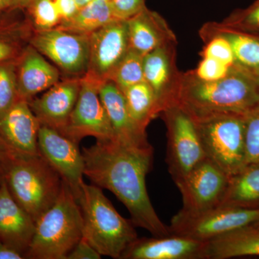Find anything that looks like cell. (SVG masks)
<instances>
[{"label": "cell", "instance_id": "1", "mask_svg": "<svg viewBox=\"0 0 259 259\" xmlns=\"http://www.w3.org/2000/svg\"><path fill=\"white\" fill-rule=\"evenodd\" d=\"M84 175L94 185L112 192L128 209L135 226L153 236L171 234L153 208L146 179L153 164V149L122 144L113 139L82 148Z\"/></svg>", "mask_w": 259, "mask_h": 259}, {"label": "cell", "instance_id": "2", "mask_svg": "<svg viewBox=\"0 0 259 259\" xmlns=\"http://www.w3.org/2000/svg\"><path fill=\"white\" fill-rule=\"evenodd\" d=\"M171 102L195 117L245 114L259 105V77L236 65L216 81H204L190 76L177 85Z\"/></svg>", "mask_w": 259, "mask_h": 259}, {"label": "cell", "instance_id": "3", "mask_svg": "<svg viewBox=\"0 0 259 259\" xmlns=\"http://www.w3.org/2000/svg\"><path fill=\"white\" fill-rule=\"evenodd\" d=\"M77 201L82 214L83 238L102 256L121 259L138 238L134 223L119 214L96 185L83 182Z\"/></svg>", "mask_w": 259, "mask_h": 259}, {"label": "cell", "instance_id": "4", "mask_svg": "<svg viewBox=\"0 0 259 259\" xmlns=\"http://www.w3.org/2000/svg\"><path fill=\"white\" fill-rule=\"evenodd\" d=\"M83 219L77 199L63 180L54 204L35 221L25 258L66 259L82 238Z\"/></svg>", "mask_w": 259, "mask_h": 259}, {"label": "cell", "instance_id": "5", "mask_svg": "<svg viewBox=\"0 0 259 259\" xmlns=\"http://www.w3.org/2000/svg\"><path fill=\"white\" fill-rule=\"evenodd\" d=\"M15 200L35 221L54 204L63 180L41 155L15 152L5 178Z\"/></svg>", "mask_w": 259, "mask_h": 259}, {"label": "cell", "instance_id": "6", "mask_svg": "<svg viewBox=\"0 0 259 259\" xmlns=\"http://www.w3.org/2000/svg\"><path fill=\"white\" fill-rule=\"evenodd\" d=\"M206 157L228 176L246 165L244 114L192 116Z\"/></svg>", "mask_w": 259, "mask_h": 259}, {"label": "cell", "instance_id": "7", "mask_svg": "<svg viewBox=\"0 0 259 259\" xmlns=\"http://www.w3.org/2000/svg\"><path fill=\"white\" fill-rule=\"evenodd\" d=\"M161 112L167 127L166 163L177 183L207 157L190 112L175 102L168 104Z\"/></svg>", "mask_w": 259, "mask_h": 259}, {"label": "cell", "instance_id": "8", "mask_svg": "<svg viewBox=\"0 0 259 259\" xmlns=\"http://www.w3.org/2000/svg\"><path fill=\"white\" fill-rule=\"evenodd\" d=\"M258 222L259 207H216L195 213L180 210L168 227L173 234L207 242Z\"/></svg>", "mask_w": 259, "mask_h": 259}, {"label": "cell", "instance_id": "9", "mask_svg": "<svg viewBox=\"0 0 259 259\" xmlns=\"http://www.w3.org/2000/svg\"><path fill=\"white\" fill-rule=\"evenodd\" d=\"M102 81L91 73L80 81L77 101L62 132L77 144L87 136L98 141L114 139L110 119L99 95Z\"/></svg>", "mask_w": 259, "mask_h": 259}, {"label": "cell", "instance_id": "10", "mask_svg": "<svg viewBox=\"0 0 259 259\" xmlns=\"http://www.w3.org/2000/svg\"><path fill=\"white\" fill-rule=\"evenodd\" d=\"M229 179L226 172L206 158L175 183L183 201L181 210L195 213L218 207Z\"/></svg>", "mask_w": 259, "mask_h": 259}, {"label": "cell", "instance_id": "11", "mask_svg": "<svg viewBox=\"0 0 259 259\" xmlns=\"http://www.w3.org/2000/svg\"><path fill=\"white\" fill-rule=\"evenodd\" d=\"M78 144L56 129L40 126L39 153L69 186L76 199L84 175V160Z\"/></svg>", "mask_w": 259, "mask_h": 259}, {"label": "cell", "instance_id": "12", "mask_svg": "<svg viewBox=\"0 0 259 259\" xmlns=\"http://www.w3.org/2000/svg\"><path fill=\"white\" fill-rule=\"evenodd\" d=\"M31 44L42 55L71 74H79L90 66V37L62 29L42 30Z\"/></svg>", "mask_w": 259, "mask_h": 259}, {"label": "cell", "instance_id": "13", "mask_svg": "<svg viewBox=\"0 0 259 259\" xmlns=\"http://www.w3.org/2000/svg\"><path fill=\"white\" fill-rule=\"evenodd\" d=\"M129 49L127 22L118 20L92 32L90 36V73L110 79Z\"/></svg>", "mask_w": 259, "mask_h": 259}, {"label": "cell", "instance_id": "14", "mask_svg": "<svg viewBox=\"0 0 259 259\" xmlns=\"http://www.w3.org/2000/svg\"><path fill=\"white\" fill-rule=\"evenodd\" d=\"M207 242L180 235L136 240L121 259H206Z\"/></svg>", "mask_w": 259, "mask_h": 259}, {"label": "cell", "instance_id": "15", "mask_svg": "<svg viewBox=\"0 0 259 259\" xmlns=\"http://www.w3.org/2000/svg\"><path fill=\"white\" fill-rule=\"evenodd\" d=\"M40 121L28 102L20 100L0 115V136L17 152L39 154Z\"/></svg>", "mask_w": 259, "mask_h": 259}, {"label": "cell", "instance_id": "16", "mask_svg": "<svg viewBox=\"0 0 259 259\" xmlns=\"http://www.w3.org/2000/svg\"><path fill=\"white\" fill-rule=\"evenodd\" d=\"M99 95L110 119L114 139L135 147H152L148 143L146 131L140 128L130 115L123 93L112 80L102 81Z\"/></svg>", "mask_w": 259, "mask_h": 259}, {"label": "cell", "instance_id": "17", "mask_svg": "<svg viewBox=\"0 0 259 259\" xmlns=\"http://www.w3.org/2000/svg\"><path fill=\"white\" fill-rule=\"evenodd\" d=\"M79 90L80 81L57 83L40 98L30 100L28 104L41 125L62 134L77 101Z\"/></svg>", "mask_w": 259, "mask_h": 259}, {"label": "cell", "instance_id": "18", "mask_svg": "<svg viewBox=\"0 0 259 259\" xmlns=\"http://www.w3.org/2000/svg\"><path fill=\"white\" fill-rule=\"evenodd\" d=\"M35 226V221L15 200L4 181L0 185V241L25 257Z\"/></svg>", "mask_w": 259, "mask_h": 259}, {"label": "cell", "instance_id": "19", "mask_svg": "<svg viewBox=\"0 0 259 259\" xmlns=\"http://www.w3.org/2000/svg\"><path fill=\"white\" fill-rule=\"evenodd\" d=\"M17 83L20 100L29 102L37 94L58 83L59 74L34 48H28L16 59Z\"/></svg>", "mask_w": 259, "mask_h": 259}, {"label": "cell", "instance_id": "20", "mask_svg": "<svg viewBox=\"0 0 259 259\" xmlns=\"http://www.w3.org/2000/svg\"><path fill=\"white\" fill-rule=\"evenodd\" d=\"M126 22L129 48L141 55H146L172 39V35L161 17L149 11L146 7Z\"/></svg>", "mask_w": 259, "mask_h": 259}, {"label": "cell", "instance_id": "21", "mask_svg": "<svg viewBox=\"0 0 259 259\" xmlns=\"http://www.w3.org/2000/svg\"><path fill=\"white\" fill-rule=\"evenodd\" d=\"M144 73L145 81L152 88L161 112L171 102L175 90L171 83L173 69L167 44L144 56Z\"/></svg>", "mask_w": 259, "mask_h": 259}, {"label": "cell", "instance_id": "22", "mask_svg": "<svg viewBox=\"0 0 259 259\" xmlns=\"http://www.w3.org/2000/svg\"><path fill=\"white\" fill-rule=\"evenodd\" d=\"M259 255V228L245 227L207 241L206 259Z\"/></svg>", "mask_w": 259, "mask_h": 259}, {"label": "cell", "instance_id": "23", "mask_svg": "<svg viewBox=\"0 0 259 259\" xmlns=\"http://www.w3.org/2000/svg\"><path fill=\"white\" fill-rule=\"evenodd\" d=\"M218 207H259V163L245 165L238 173L230 177Z\"/></svg>", "mask_w": 259, "mask_h": 259}, {"label": "cell", "instance_id": "24", "mask_svg": "<svg viewBox=\"0 0 259 259\" xmlns=\"http://www.w3.org/2000/svg\"><path fill=\"white\" fill-rule=\"evenodd\" d=\"M118 20L110 0H93L79 8L73 18L63 20L59 28L87 35Z\"/></svg>", "mask_w": 259, "mask_h": 259}, {"label": "cell", "instance_id": "25", "mask_svg": "<svg viewBox=\"0 0 259 259\" xmlns=\"http://www.w3.org/2000/svg\"><path fill=\"white\" fill-rule=\"evenodd\" d=\"M218 30L231 44L236 66L259 77V35L225 26Z\"/></svg>", "mask_w": 259, "mask_h": 259}, {"label": "cell", "instance_id": "26", "mask_svg": "<svg viewBox=\"0 0 259 259\" xmlns=\"http://www.w3.org/2000/svg\"><path fill=\"white\" fill-rule=\"evenodd\" d=\"M122 93L133 120L140 128L146 131L150 121L161 112L152 88L146 81H143L130 87Z\"/></svg>", "mask_w": 259, "mask_h": 259}, {"label": "cell", "instance_id": "27", "mask_svg": "<svg viewBox=\"0 0 259 259\" xmlns=\"http://www.w3.org/2000/svg\"><path fill=\"white\" fill-rule=\"evenodd\" d=\"M110 79L122 92L133 85L145 81L144 56L129 48Z\"/></svg>", "mask_w": 259, "mask_h": 259}, {"label": "cell", "instance_id": "28", "mask_svg": "<svg viewBox=\"0 0 259 259\" xmlns=\"http://www.w3.org/2000/svg\"><path fill=\"white\" fill-rule=\"evenodd\" d=\"M17 83L16 59L0 63V115L20 100Z\"/></svg>", "mask_w": 259, "mask_h": 259}, {"label": "cell", "instance_id": "29", "mask_svg": "<svg viewBox=\"0 0 259 259\" xmlns=\"http://www.w3.org/2000/svg\"><path fill=\"white\" fill-rule=\"evenodd\" d=\"M25 8L30 11L35 25L42 30L52 29L61 20L54 0H32Z\"/></svg>", "mask_w": 259, "mask_h": 259}, {"label": "cell", "instance_id": "30", "mask_svg": "<svg viewBox=\"0 0 259 259\" xmlns=\"http://www.w3.org/2000/svg\"><path fill=\"white\" fill-rule=\"evenodd\" d=\"M246 165L259 163V105L244 114Z\"/></svg>", "mask_w": 259, "mask_h": 259}, {"label": "cell", "instance_id": "31", "mask_svg": "<svg viewBox=\"0 0 259 259\" xmlns=\"http://www.w3.org/2000/svg\"><path fill=\"white\" fill-rule=\"evenodd\" d=\"M224 26L259 35V0L246 9L237 10L233 13Z\"/></svg>", "mask_w": 259, "mask_h": 259}, {"label": "cell", "instance_id": "32", "mask_svg": "<svg viewBox=\"0 0 259 259\" xmlns=\"http://www.w3.org/2000/svg\"><path fill=\"white\" fill-rule=\"evenodd\" d=\"M203 57L212 58L229 66L236 65L231 44L226 38L214 35L203 51Z\"/></svg>", "mask_w": 259, "mask_h": 259}, {"label": "cell", "instance_id": "33", "mask_svg": "<svg viewBox=\"0 0 259 259\" xmlns=\"http://www.w3.org/2000/svg\"><path fill=\"white\" fill-rule=\"evenodd\" d=\"M232 67L212 58L203 57L194 76L202 81H216L226 76Z\"/></svg>", "mask_w": 259, "mask_h": 259}, {"label": "cell", "instance_id": "34", "mask_svg": "<svg viewBox=\"0 0 259 259\" xmlns=\"http://www.w3.org/2000/svg\"><path fill=\"white\" fill-rule=\"evenodd\" d=\"M114 13L119 20H125L145 8L144 0H110Z\"/></svg>", "mask_w": 259, "mask_h": 259}, {"label": "cell", "instance_id": "35", "mask_svg": "<svg viewBox=\"0 0 259 259\" xmlns=\"http://www.w3.org/2000/svg\"><path fill=\"white\" fill-rule=\"evenodd\" d=\"M9 29L0 26V63L18 58V45Z\"/></svg>", "mask_w": 259, "mask_h": 259}, {"label": "cell", "instance_id": "36", "mask_svg": "<svg viewBox=\"0 0 259 259\" xmlns=\"http://www.w3.org/2000/svg\"><path fill=\"white\" fill-rule=\"evenodd\" d=\"M102 255L90 244L84 238H81L74 248L68 255L66 259H100Z\"/></svg>", "mask_w": 259, "mask_h": 259}, {"label": "cell", "instance_id": "37", "mask_svg": "<svg viewBox=\"0 0 259 259\" xmlns=\"http://www.w3.org/2000/svg\"><path fill=\"white\" fill-rule=\"evenodd\" d=\"M15 152L0 136V185L5 181V175Z\"/></svg>", "mask_w": 259, "mask_h": 259}, {"label": "cell", "instance_id": "38", "mask_svg": "<svg viewBox=\"0 0 259 259\" xmlns=\"http://www.w3.org/2000/svg\"><path fill=\"white\" fill-rule=\"evenodd\" d=\"M54 2L62 21L73 18L79 9L75 0H54Z\"/></svg>", "mask_w": 259, "mask_h": 259}, {"label": "cell", "instance_id": "39", "mask_svg": "<svg viewBox=\"0 0 259 259\" xmlns=\"http://www.w3.org/2000/svg\"><path fill=\"white\" fill-rule=\"evenodd\" d=\"M24 255L0 241V259H23Z\"/></svg>", "mask_w": 259, "mask_h": 259}, {"label": "cell", "instance_id": "40", "mask_svg": "<svg viewBox=\"0 0 259 259\" xmlns=\"http://www.w3.org/2000/svg\"><path fill=\"white\" fill-rule=\"evenodd\" d=\"M14 0H0V13L13 8Z\"/></svg>", "mask_w": 259, "mask_h": 259}, {"label": "cell", "instance_id": "41", "mask_svg": "<svg viewBox=\"0 0 259 259\" xmlns=\"http://www.w3.org/2000/svg\"><path fill=\"white\" fill-rule=\"evenodd\" d=\"M32 0H14L11 9H24Z\"/></svg>", "mask_w": 259, "mask_h": 259}, {"label": "cell", "instance_id": "42", "mask_svg": "<svg viewBox=\"0 0 259 259\" xmlns=\"http://www.w3.org/2000/svg\"><path fill=\"white\" fill-rule=\"evenodd\" d=\"M76 4L79 8H82L84 5H88V3H91L93 0H75Z\"/></svg>", "mask_w": 259, "mask_h": 259}, {"label": "cell", "instance_id": "43", "mask_svg": "<svg viewBox=\"0 0 259 259\" xmlns=\"http://www.w3.org/2000/svg\"><path fill=\"white\" fill-rule=\"evenodd\" d=\"M253 226L256 227V228H259V222L257 223L256 224L253 225Z\"/></svg>", "mask_w": 259, "mask_h": 259}]
</instances>
